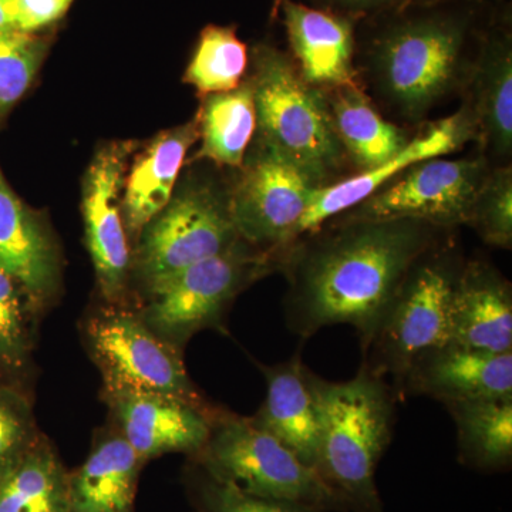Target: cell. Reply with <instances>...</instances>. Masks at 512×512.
I'll return each instance as SVG.
<instances>
[{
	"label": "cell",
	"instance_id": "6da1fadb",
	"mask_svg": "<svg viewBox=\"0 0 512 512\" xmlns=\"http://www.w3.org/2000/svg\"><path fill=\"white\" fill-rule=\"evenodd\" d=\"M447 234L414 220L329 221L281 256L289 330L306 340L350 325L366 352L412 266Z\"/></svg>",
	"mask_w": 512,
	"mask_h": 512
},
{
	"label": "cell",
	"instance_id": "7a4b0ae2",
	"mask_svg": "<svg viewBox=\"0 0 512 512\" xmlns=\"http://www.w3.org/2000/svg\"><path fill=\"white\" fill-rule=\"evenodd\" d=\"M319 412L316 471L348 512H383L376 471L393 440L396 394L365 366L346 382L313 375Z\"/></svg>",
	"mask_w": 512,
	"mask_h": 512
},
{
	"label": "cell",
	"instance_id": "3957f363",
	"mask_svg": "<svg viewBox=\"0 0 512 512\" xmlns=\"http://www.w3.org/2000/svg\"><path fill=\"white\" fill-rule=\"evenodd\" d=\"M249 77L254 90L259 146L272 151L316 187L333 184L346 156L325 96L302 79L291 57L259 46Z\"/></svg>",
	"mask_w": 512,
	"mask_h": 512
},
{
	"label": "cell",
	"instance_id": "277c9868",
	"mask_svg": "<svg viewBox=\"0 0 512 512\" xmlns=\"http://www.w3.org/2000/svg\"><path fill=\"white\" fill-rule=\"evenodd\" d=\"M464 262L450 234L421 255L362 353L370 373L392 377L394 394L417 356L450 343L451 302Z\"/></svg>",
	"mask_w": 512,
	"mask_h": 512
},
{
	"label": "cell",
	"instance_id": "5b68a950",
	"mask_svg": "<svg viewBox=\"0 0 512 512\" xmlns=\"http://www.w3.org/2000/svg\"><path fill=\"white\" fill-rule=\"evenodd\" d=\"M195 463L255 497L322 512H348L315 468L306 466L252 417L220 409L212 421L210 439Z\"/></svg>",
	"mask_w": 512,
	"mask_h": 512
},
{
	"label": "cell",
	"instance_id": "8992f818",
	"mask_svg": "<svg viewBox=\"0 0 512 512\" xmlns=\"http://www.w3.org/2000/svg\"><path fill=\"white\" fill-rule=\"evenodd\" d=\"M275 271L278 256L239 239L228 251L148 289L138 315L161 339L184 350L202 330L225 332L227 313L239 293Z\"/></svg>",
	"mask_w": 512,
	"mask_h": 512
},
{
	"label": "cell",
	"instance_id": "52a82bcc",
	"mask_svg": "<svg viewBox=\"0 0 512 512\" xmlns=\"http://www.w3.org/2000/svg\"><path fill=\"white\" fill-rule=\"evenodd\" d=\"M463 25L421 18L387 30L372 52L373 79L399 116L420 120L460 84L464 76Z\"/></svg>",
	"mask_w": 512,
	"mask_h": 512
},
{
	"label": "cell",
	"instance_id": "ba28073f",
	"mask_svg": "<svg viewBox=\"0 0 512 512\" xmlns=\"http://www.w3.org/2000/svg\"><path fill=\"white\" fill-rule=\"evenodd\" d=\"M84 340L99 367L104 394H163L214 409L188 375L183 350L161 339L127 305L93 313L84 322Z\"/></svg>",
	"mask_w": 512,
	"mask_h": 512
},
{
	"label": "cell",
	"instance_id": "9c48e42d",
	"mask_svg": "<svg viewBox=\"0 0 512 512\" xmlns=\"http://www.w3.org/2000/svg\"><path fill=\"white\" fill-rule=\"evenodd\" d=\"M229 197L208 184H190L173 195L137 237L133 269L146 289L228 251L239 241Z\"/></svg>",
	"mask_w": 512,
	"mask_h": 512
},
{
	"label": "cell",
	"instance_id": "30bf717a",
	"mask_svg": "<svg viewBox=\"0 0 512 512\" xmlns=\"http://www.w3.org/2000/svg\"><path fill=\"white\" fill-rule=\"evenodd\" d=\"M444 157L412 165L355 208L333 220H414L447 231L467 225L490 164L485 157L461 160Z\"/></svg>",
	"mask_w": 512,
	"mask_h": 512
},
{
	"label": "cell",
	"instance_id": "8fae6325",
	"mask_svg": "<svg viewBox=\"0 0 512 512\" xmlns=\"http://www.w3.org/2000/svg\"><path fill=\"white\" fill-rule=\"evenodd\" d=\"M258 147L229 195V210L242 241L281 259L318 187L272 151Z\"/></svg>",
	"mask_w": 512,
	"mask_h": 512
},
{
	"label": "cell",
	"instance_id": "7c38bea8",
	"mask_svg": "<svg viewBox=\"0 0 512 512\" xmlns=\"http://www.w3.org/2000/svg\"><path fill=\"white\" fill-rule=\"evenodd\" d=\"M131 147L111 143L97 151L83 180L84 241L107 305H127L133 252L123 220L124 171Z\"/></svg>",
	"mask_w": 512,
	"mask_h": 512
},
{
	"label": "cell",
	"instance_id": "4fadbf2b",
	"mask_svg": "<svg viewBox=\"0 0 512 512\" xmlns=\"http://www.w3.org/2000/svg\"><path fill=\"white\" fill-rule=\"evenodd\" d=\"M471 138H474L473 123L466 109H463L451 117L431 124L420 136L410 138L407 146L387 163L373 170L362 171L346 180L316 188L301 222L295 229L289 248L308 235L315 234L333 218L355 208L399 177L407 168L430 158L448 156L460 150Z\"/></svg>",
	"mask_w": 512,
	"mask_h": 512
},
{
	"label": "cell",
	"instance_id": "5bb4252c",
	"mask_svg": "<svg viewBox=\"0 0 512 512\" xmlns=\"http://www.w3.org/2000/svg\"><path fill=\"white\" fill-rule=\"evenodd\" d=\"M117 431L147 463L170 453L197 457L210 439L218 407L201 409L154 393L104 394Z\"/></svg>",
	"mask_w": 512,
	"mask_h": 512
},
{
	"label": "cell",
	"instance_id": "9a60e30c",
	"mask_svg": "<svg viewBox=\"0 0 512 512\" xmlns=\"http://www.w3.org/2000/svg\"><path fill=\"white\" fill-rule=\"evenodd\" d=\"M426 396L443 404L512 396V352L487 353L447 343L413 360L397 402Z\"/></svg>",
	"mask_w": 512,
	"mask_h": 512
},
{
	"label": "cell",
	"instance_id": "2e32d148",
	"mask_svg": "<svg viewBox=\"0 0 512 512\" xmlns=\"http://www.w3.org/2000/svg\"><path fill=\"white\" fill-rule=\"evenodd\" d=\"M450 343L487 353L512 352V288L490 262H464L451 302Z\"/></svg>",
	"mask_w": 512,
	"mask_h": 512
},
{
	"label": "cell",
	"instance_id": "e0dca14e",
	"mask_svg": "<svg viewBox=\"0 0 512 512\" xmlns=\"http://www.w3.org/2000/svg\"><path fill=\"white\" fill-rule=\"evenodd\" d=\"M0 269L46 308L60 285V255L49 229L12 190L0 168Z\"/></svg>",
	"mask_w": 512,
	"mask_h": 512
},
{
	"label": "cell",
	"instance_id": "ac0fdd59",
	"mask_svg": "<svg viewBox=\"0 0 512 512\" xmlns=\"http://www.w3.org/2000/svg\"><path fill=\"white\" fill-rule=\"evenodd\" d=\"M284 16L293 63L320 92L357 84L350 20L285 0Z\"/></svg>",
	"mask_w": 512,
	"mask_h": 512
},
{
	"label": "cell",
	"instance_id": "d6986e66",
	"mask_svg": "<svg viewBox=\"0 0 512 512\" xmlns=\"http://www.w3.org/2000/svg\"><path fill=\"white\" fill-rule=\"evenodd\" d=\"M266 396L252 420L284 443L306 466L315 468L319 446V412L313 375L301 353L275 366H259Z\"/></svg>",
	"mask_w": 512,
	"mask_h": 512
},
{
	"label": "cell",
	"instance_id": "ffe728a7",
	"mask_svg": "<svg viewBox=\"0 0 512 512\" xmlns=\"http://www.w3.org/2000/svg\"><path fill=\"white\" fill-rule=\"evenodd\" d=\"M200 138L197 119L158 134L134 161L123 187L121 210L128 234L138 237L167 207L188 150Z\"/></svg>",
	"mask_w": 512,
	"mask_h": 512
},
{
	"label": "cell",
	"instance_id": "44dd1931",
	"mask_svg": "<svg viewBox=\"0 0 512 512\" xmlns=\"http://www.w3.org/2000/svg\"><path fill=\"white\" fill-rule=\"evenodd\" d=\"M144 464L119 431L101 437L69 474L70 512H134Z\"/></svg>",
	"mask_w": 512,
	"mask_h": 512
},
{
	"label": "cell",
	"instance_id": "7402d4cb",
	"mask_svg": "<svg viewBox=\"0 0 512 512\" xmlns=\"http://www.w3.org/2000/svg\"><path fill=\"white\" fill-rule=\"evenodd\" d=\"M466 109L474 137L495 158L512 150V52L508 40H493L483 50L470 82Z\"/></svg>",
	"mask_w": 512,
	"mask_h": 512
},
{
	"label": "cell",
	"instance_id": "603a6c76",
	"mask_svg": "<svg viewBox=\"0 0 512 512\" xmlns=\"http://www.w3.org/2000/svg\"><path fill=\"white\" fill-rule=\"evenodd\" d=\"M322 93L333 130L360 173L392 160L409 143L406 131L380 116L359 83Z\"/></svg>",
	"mask_w": 512,
	"mask_h": 512
},
{
	"label": "cell",
	"instance_id": "cb8c5ba5",
	"mask_svg": "<svg viewBox=\"0 0 512 512\" xmlns=\"http://www.w3.org/2000/svg\"><path fill=\"white\" fill-rule=\"evenodd\" d=\"M444 406L456 424L458 463L485 474L511 470L512 396Z\"/></svg>",
	"mask_w": 512,
	"mask_h": 512
},
{
	"label": "cell",
	"instance_id": "d4e9b609",
	"mask_svg": "<svg viewBox=\"0 0 512 512\" xmlns=\"http://www.w3.org/2000/svg\"><path fill=\"white\" fill-rule=\"evenodd\" d=\"M0 512H70L69 473L45 437L0 473Z\"/></svg>",
	"mask_w": 512,
	"mask_h": 512
},
{
	"label": "cell",
	"instance_id": "484cf974",
	"mask_svg": "<svg viewBox=\"0 0 512 512\" xmlns=\"http://www.w3.org/2000/svg\"><path fill=\"white\" fill-rule=\"evenodd\" d=\"M201 150L198 158L242 167L256 131L254 90L247 80L231 92L208 94L197 117Z\"/></svg>",
	"mask_w": 512,
	"mask_h": 512
},
{
	"label": "cell",
	"instance_id": "4316f807",
	"mask_svg": "<svg viewBox=\"0 0 512 512\" xmlns=\"http://www.w3.org/2000/svg\"><path fill=\"white\" fill-rule=\"evenodd\" d=\"M42 309L25 286L0 269V383L13 389H23L32 366Z\"/></svg>",
	"mask_w": 512,
	"mask_h": 512
},
{
	"label": "cell",
	"instance_id": "83f0119b",
	"mask_svg": "<svg viewBox=\"0 0 512 512\" xmlns=\"http://www.w3.org/2000/svg\"><path fill=\"white\" fill-rule=\"evenodd\" d=\"M248 69V49L234 28L208 26L184 74V82L205 94L225 93L241 86Z\"/></svg>",
	"mask_w": 512,
	"mask_h": 512
},
{
	"label": "cell",
	"instance_id": "f1b7e54d",
	"mask_svg": "<svg viewBox=\"0 0 512 512\" xmlns=\"http://www.w3.org/2000/svg\"><path fill=\"white\" fill-rule=\"evenodd\" d=\"M46 50V43L35 33L18 29L0 32V116L28 92Z\"/></svg>",
	"mask_w": 512,
	"mask_h": 512
},
{
	"label": "cell",
	"instance_id": "f546056e",
	"mask_svg": "<svg viewBox=\"0 0 512 512\" xmlns=\"http://www.w3.org/2000/svg\"><path fill=\"white\" fill-rule=\"evenodd\" d=\"M467 225L476 229L490 247L512 248V170L510 165L490 168L474 201Z\"/></svg>",
	"mask_w": 512,
	"mask_h": 512
},
{
	"label": "cell",
	"instance_id": "4dcf8cb0",
	"mask_svg": "<svg viewBox=\"0 0 512 512\" xmlns=\"http://www.w3.org/2000/svg\"><path fill=\"white\" fill-rule=\"evenodd\" d=\"M197 467L194 494L200 512H322L303 505L255 497L211 476L198 464Z\"/></svg>",
	"mask_w": 512,
	"mask_h": 512
},
{
	"label": "cell",
	"instance_id": "1f68e13d",
	"mask_svg": "<svg viewBox=\"0 0 512 512\" xmlns=\"http://www.w3.org/2000/svg\"><path fill=\"white\" fill-rule=\"evenodd\" d=\"M40 436L22 390L0 383V473L32 447Z\"/></svg>",
	"mask_w": 512,
	"mask_h": 512
},
{
	"label": "cell",
	"instance_id": "d6a6232c",
	"mask_svg": "<svg viewBox=\"0 0 512 512\" xmlns=\"http://www.w3.org/2000/svg\"><path fill=\"white\" fill-rule=\"evenodd\" d=\"M74 0H18V29L26 33L52 25L63 18Z\"/></svg>",
	"mask_w": 512,
	"mask_h": 512
},
{
	"label": "cell",
	"instance_id": "836d02e7",
	"mask_svg": "<svg viewBox=\"0 0 512 512\" xmlns=\"http://www.w3.org/2000/svg\"><path fill=\"white\" fill-rule=\"evenodd\" d=\"M336 3L340 8L350 10V12H372V10L387 8L399 0H330Z\"/></svg>",
	"mask_w": 512,
	"mask_h": 512
},
{
	"label": "cell",
	"instance_id": "e575fe53",
	"mask_svg": "<svg viewBox=\"0 0 512 512\" xmlns=\"http://www.w3.org/2000/svg\"><path fill=\"white\" fill-rule=\"evenodd\" d=\"M18 16V0H0V32L18 29Z\"/></svg>",
	"mask_w": 512,
	"mask_h": 512
},
{
	"label": "cell",
	"instance_id": "d590c367",
	"mask_svg": "<svg viewBox=\"0 0 512 512\" xmlns=\"http://www.w3.org/2000/svg\"><path fill=\"white\" fill-rule=\"evenodd\" d=\"M276 2H282V0H276Z\"/></svg>",
	"mask_w": 512,
	"mask_h": 512
}]
</instances>
